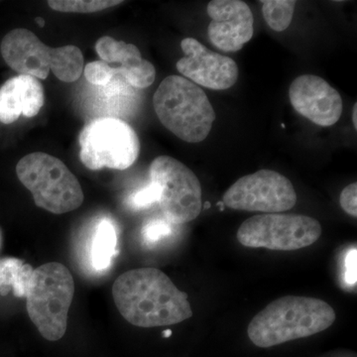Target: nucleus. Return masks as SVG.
<instances>
[{"mask_svg": "<svg viewBox=\"0 0 357 357\" xmlns=\"http://www.w3.org/2000/svg\"><path fill=\"white\" fill-rule=\"evenodd\" d=\"M222 204L232 210L281 213L297 204L291 181L272 170H260L238 178L225 192Z\"/></svg>", "mask_w": 357, "mask_h": 357, "instance_id": "10", "label": "nucleus"}, {"mask_svg": "<svg viewBox=\"0 0 357 357\" xmlns=\"http://www.w3.org/2000/svg\"><path fill=\"white\" fill-rule=\"evenodd\" d=\"M153 105L161 123L189 143L206 139L217 117L203 89L181 76L167 77L160 84Z\"/></svg>", "mask_w": 357, "mask_h": 357, "instance_id": "3", "label": "nucleus"}, {"mask_svg": "<svg viewBox=\"0 0 357 357\" xmlns=\"http://www.w3.org/2000/svg\"><path fill=\"white\" fill-rule=\"evenodd\" d=\"M1 241H2L1 232H0V248H1Z\"/></svg>", "mask_w": 357, "mask_h": 357, "instance_id": "28", "label": "nucleus"}, {"mask_svg": "<svg viewBox=\"0 0 357 357\" xmlns=\"http://www.w3.org/2000/svg\"><path fill=\"white\" fill-rule=\"evenodd\" d=\"M44 105V89L36 77L18 75L0 88V122L11 124L23 115L36 116Z\"/></svg>", "mask_w": 357, "mask_h": 357, "instance_id": "15", "label": "nucleus"}, {"mask_svg": "<svg viewBox=\"0 0 357 357\" xmlns=\"http://www.w3.org/2000/svg\"><path fill=\"white\" fill-rule=\"evenodd\" d=\"M211 17L208 38L222 52H237L250 41L255 18L250 7L241 0H213L208 4Z\"/></svg>", "mask_w": 357, "mask_h": 357, "instance_id": "13", "label": "nucleus"}, {"mask_svg": "<svg viewBox=\"0 0 357 357\" xmlns=\"http://www.w3.org/2000/svg\"><path fill=\"white\" fill-rule=\"evenodd\" d=\"M321 231V223L307 215L264 213L243 222L236 236L246 248L293 251L316 243Z\"/></svg>", "mask_w": 357, "mask_h": 357, "instance_id": "9", "label": "nucleus"}, {"mask_svg": "<svg viewBox=\"0 0 357 357\" xmlns=\"http://www.w3.org/2000/svg\"><path fill=\"white\" fill-rule=\"evenodd\" d=\"M35 21H36L37 24H38L40 26V27H44L45 20H43V18L37 17L36 20H35Z\"/></svg>", "mask_w": 357, "mask_h": 357, "instance_id": "26", "label": "nucleus"}, {"mask_svg": "<svg viewBox=\"0 0 357 357\" xmlns=\"http://www.w3.org/2000/svg\"><path fill=\"white\" fill-rule=\"evenodd\" d=\"M151 182L158 185L159 204L165 220L185 225L196 220L203 210V192L191 169L170 156H159L149 169Z\"/></svg>", "mask_w": 357, "mask_h": 357, "instance_id": "8", "label": "nucleus"}, {"mask_svg": "<svg viewBox=\"0 0 357 357\" xmlns=\"http://www.w3.org/2000/svg\"><path fill=\"white\" fill-rule=\"evenodd\" d=\"M74 295V278L62 263H46L34 269L26 310L45 340L57 342L64 337Z\"/></svg>", "mask_w": 357, "mask_h": 357, "instance_id": "5", "label": "nucleus"}, {"mask_svg": "<svg viewBox=\"0 0 357 357\" xmlns=\"http://www.w3.org/2000/svg\"><path fill=\"white\" fill-rule=\"evenodd\" d=\"M34 268L20 258L0 259V294L6 296L13 291L16 298H25L31 285Z\"/></svg>", "mask_w": 357, "mask_h": 357, "instance_id": "17", "label": "nucleus"}, {"mask_svg": "<svg viewBox=\"0 0 357 357\" xmlns=\"http://www.w3.org/2000/svg\"><path fill=\"white\" fill-rule=\"evenodd\" d=\"M112 297L124 319L139 328L176 325L192 316L187 294L153 267L129 270L117 277Z\"/></svg>", "mask_w": 357, "mask_h": 357, "instance_id": "1", "label": "nucleus"}, {"mask_svg": "<svg viewBox=\"0 0 357 357\" xmlns=\"http://www.w3.org/2000/svg\"><path fill=\"white\" fill-rule=\"evenodd\" d=\"M356 248H352L344 258V281L349 285L356 284Z\"/></svg>", "mask_w": 357, "mask_h": 357, "instance_id": "24", "label": "nucleus"}, {"mask_svg": "<svg viewBox=\"0 0 357 357\" xmlns=\"http://www.w3.org/2000/svg\"><path fill=\"white\" fill-rule=\"evenodd\" d=\"M16 175L39 208L55 215L79 208L84 192L76 176L64 162L43 152L23 157L16 165Z\"/></svg>", "mask_w": 357, "mask_h": 357, "instance_id": "6", "label": "nucleus"}, {"mask_svg": "<svg viewBox=\"0 0 357 357\" xmlns=\"http://www.w3.org/2000/svg\"><path fill=\"white\" fill-rule=\"evenodd\" d=\"M0 51L7 65L20 75L47 79L50 70L64 83L82 76L84 56L74 45L51 48L30 30L16 28L2 39Z\"/></svg>", "mask_w": 357, "mask_h": 357, "instance_id": "4", "label": "nucleus"}, {"mask_svg": "<svg viewBox=\"0 0 357 357\" xmlns=\"http://www.w3.org/2000/svg\"><path fill=\"white\" fill-rule=\"evenodd\" d=\"M163 335L165 337H171V335H172V331H170V330L165 331V332H163Z\"/></svg>", "mask_w": 357, "mask_h": 357, "instance_id": "27", "label": "nucleus"}, {"mask_svg": "<svg viewBox=\"0 0 357 357\" xmlns=\"http://www.w3.org/2000/svg\"><path fill=\"white\" fill-rule=\"evenodd\" d=\"M357 105L354 103V109H352V123H354V128H357Z\"/></svg>", "mask_w": 357, "mask_h": 357, "instance_id": "25", "label": "nucleus"}, {"mask_svg": "<svg viewBox=\"0 0 357 357\" xmlns=\"http://www.w3.org/2000/svg\"><path fill=\"white\" fill-rule=\"evenodd\" d=\"M117 231L110 218H103L96 225L89 248L91 266L96 272L107 271L117 255Z\"/></svg>", "mask_w": 357, "mask_h": 357, "instance_id": "16", "label": "nucleus"}, {"mask_svg": "<svg viewBox=\"0 0 357 357\" xmlns=\"http://www.w3.org/2000/svg\"><path fill=\"white\" fill-rule=\"evenodd\" d=\"M172 225L165 218H151L143 225L141 236L148 245H155L172 234Z\"/></svg>", "mask_w": 357, "mask_h": 357, "instance_id": "20", "label": "nucleus"}, {"mask_svg": "<svg viewBox=\"0 0 357 357\" xmlns=\"http://www.w3.org/2000/svg\"><path fill=\"white\" fill-rule=\"evenodd\" d=\"M181 48L185 56L178 61L177 70L185 79L213 91L229 89L236 84L239 70L231 58L208 50L194 38L183 40Z\"/></svg>", "mask_w": 357, "mask_h": 357, "instance_id": "11", "label": "nucleus"}, {"mask_svg": "<svg viewBox=\"0 0 357 357\" xmlns=\"http://www.w3.org/2000/svg\"><path fill=\"white\" fill-rule=\"evenodd\" d=\"M79 158L89 170H126L140 153L134 129L115 117H100L86 123L79 138Z\"/></svg>", "mask_w": 357, "mask_h": 357, "instance_id": "7", "label": "nucleus"}, {"mask_svg": "<svg viewBox=\"0 0 357 357\" xmlns=\"http://www.w3.org/2000/svg\"><path fill=\"white\" fill-rule=\"evenodd\" d=\"M117 76V69L102 61L89 63L84 68V77L89 84L105 86Z\"/></svg>", "mask_w": 357, "mask_h": 357, "instance_id": "21", "label": "nucleus"}, {"mask_svg": "<svg viewBox=\"0 0 357 357\" xmlns=\"http://www.w3.org/2000/svg\"><path fill=\"white\" fill-rule=\"evenodd\" d=\"M262 3L263 17L267 25L276 32L285 31L292 22L297 1L294 0H266Z\"/></svg>", "mask_w": 357, "mask_h": 357, "instance_id": "18", "label": "nucleus"}, {"mask_svg": "<svg viewBox=\"0 0 357 357\" xmlns=\"http://www.w3.org/2000/svg\"><path fill=\"white\" fill-rule=\"evenodd\" d=\"M356 198H357V184L354 183L345 187L342 190V194L340 197V204L342 206V210L345 213H349L351 217H357L356 208Z\"/></svg>", "mask_w": 357, "mask_h": 357, "instance_id": "23", "label": "nucleus"}, {"mask_svg": "<svg viewBox=\"0 0 357 357\" xmlns=\"http://www.w3.org/2000/svg\"><path fill=\"white\" fill-rule=\"evenodd\" d=\"M289 98L298 114L323 128L337 123L344 109L337 89L314 75L296 77L289 88Z\"/></svg>", "mask_w": 357, "mask_h": 357, "instance_id": "12", "label": "nucleus"}, {"mask_svg": "<svg viewBox=\"0 0 357 357\" xmlns=\"http://www.w3.org/2000/svg\"><path fill=\"white\" fill-rule=\"evenodd\" d=\"M335 319V310L325 301L286 296L258 312L251 319L248 333L256 347L267 349L324 332Z\"/></svg>", "mask_w": 357, "mask_h": 357, "instance_id": "2", "label": "nucleus"}, {"mask_svg": "<svg viewBox=\"0 0 357 357\" xmlns=\"http://www.w3.org/2000/svg\"><path fill=\"white\" fill-rule=\"evenodd\" d=\"M160 197V190L158 185L150 182V184L137 192L131 195L128 199L129 206L134 210H143V208H149L155 203H158Z\"/></svg>", "mask_w": 357, "mask_h": 357, "instance_id": "22", "label": "nucleus"}, {"mask_svg": "<svg viewBox=\"0 0 357 357\" xmlns=\"http://www.w3.org/2000/svg\"><path fill=\"white\" fill-rule=\"evenodd\" d=\"M96 50L102 62L121 64V67H116L117 75L132 88L146 89L154 83L156 70L149 61L141 57L135 45L103 36L96 42Z\"/></svg>", "mask_w": 357, "mask_h": 357, "instance_id": "14", "label": "nucleus"}, {"mask_svg": "<svg viewBox=\"0 0 357 357\" xmlns=\"http://www.w3.org/2000/svg\"><path fill=\"white\" fill-rule=\"evenodd\" d=\"M122 1L114 0H51L49 6L59 13H93L119 6Z\"/></svg>", "mask_w": 357, "mask_h": 357, "instance_id": "19", "label": "nucleus"}]
</instances>
